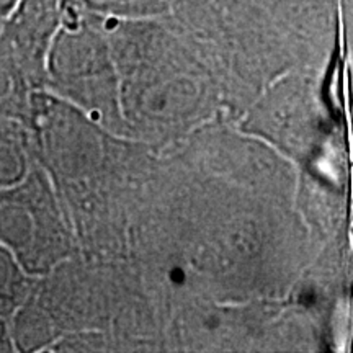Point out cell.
Returning <instances> with one entry per match:
<instances>
[{
	"label": "cell",
	"mask_w": 353,
	"mask_h": 353,
	"mask_svg": "<svg viewBox=\"0 0 353 353\" xmlns=\"http://www.w3.org/2000/svg\"><path fill=\"white\" fill-rule=\"evenodd\" d=\"M3 23H6V19H3L2 15H0V30H2V26H3Z\"/></svg>",
	"instance_id": "5b68a950"
},
{
	"label": "cell",
	"mask_w": 353,
	"mask_h": 353,
	"mask_svg": "<svg viewBox=\"0 0 353 353\" xmlns=\"http://www.w3.org/2000/svg\"><path fill=\"white\" fill-rule=\"evenodd\" d=\"M21 263L0 245V317L12 316L28 299V281Z\"/></svg>",
	"instance_id": "7a4b0ae2"
},
{
	"label": "cell",
	"mask_w": 353,
	"mask_h": 353,
	"mask_svg": "<svg viewBox=\"0 0 353 353\" xmlns=\"http://www.w3.org/2000/svg\"><path fill=\"white\" fill-rule=\"evenodd\" d=\"M172 278H174V281H175V283H182V278H183L182 272H180V270L174 272V273H172Z\"/></svg>",
	"instance_id": "277c9868"
},
{
	"label": "cell",
	"mask_w": 353,
	"mask_h": 353,
	"mask_svg": "<svg viewBox=\"0 0 353 353\" xmlns=\"http://www.w3.org/2000/svg\"><path fill=\"white\" fill-rule=\"evenodd\" d=\"M13 350L12 335L8 332L6 317H0V352Z\"/></svg>",
	"instance_id": "3957f363"
},
{
	"label": "cell",
	"mask_w": 353,
	"mask_h": 353,
	"mask_svg": "<svg viewBox=\"0 0 353 353\" xmlns=\"http://www.w3.org/2000/svg\"><path fill=\"white\" fill-rule=\"evenodd\" d=\"M0 241L28 270L48 267L59 252L54 208L38 175L19 188L0 190Z\"/></svg>",
	"instance_id": "6da1fadb"
}]
</instances>
